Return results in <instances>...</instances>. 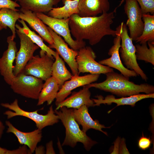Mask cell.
Listing matches in <instances>:
<instances>
[{"label": "cell", "instance_id": "obj_8", "mask_svg": "<svg viewBox=\"0 0 154 154\" xmlns=\"http://www.w3.org/2000/svg\"><path fill=\"white\" fill-rule=\"evenodd\" d=\"M78 52L76 60L79 74L84 73L106 74L114 71L112 68L101 64L95 60L96 54L90 47L86 46Z\"/></svg>", "mask_w": 154, "mask_h": 154}, {"label": "cell", "instance_id": "obj_6", "mask_svg": "<svg viewBox=\"0 0 154 154\" xmlns=\"http://www.w3.org/2000/svg\"><path fill=\"white\" fill-rule=\"evenodd\" d=\"M36 14L37 17L45 24L58 35L62 36L71 48L78 51L86 46V42L84 40L79 41L74 40L72 37L69 26L70 17L60 19L50 17L42 13Z\"/></svg>", "mask_w": 154, "mask_h": 154}, {"label": "cell", "instance_id": "obj_34", "mask_svg": "<svg viewBox=\"0 0 154 154\" xmlns=\"http://www.w3.org/2000/svg\"><path fill=\"white\" fill-rule=\"evenodd\" d=\"M120 140L121 143L119 153L129 154L130 153L126 147L125 139L124 138H123Z\"/></svg>", "mask_w": 154, "mask_h": 154}, {"label": "cell", "instance_id": "obj_31", "mask_svg": "<svg viewBox=\"0 0 154 154\" xmlns=\"http://www.w3.org/2000/svg\"><path fill=\"white\" fill-rule=\"evenodd\" d=\"M20 7L18 3L12 0H0V10L3 8H8L19 11V10L16 8Z\"/></svg>", "mask_w": 154, "mask_h": 154}, {"label": "cell", "instance_id": "obj_13", "mask_svg": "<svg viewBox=\"0 0 154 154\" xmlns=\"http://www.w3.org/2000/svg\"><path fill=\"white\" fill-rule=\"evenodd\" d=\"M7 49L0 58V73L5 82L10 85L15 77L13 73V63L15 59L17 49L16 43L11 36L7 37Z\"/></svg>", "mask_w": 154, "mask_h": 154}, {"label": "cell", "instance_id": "obj_37", "mask_svg": "<svg viewBox=\"0 0 154 154\" xmlns=\"http://www.w3.org/2000/svg\"><path fill=\"white\" fill-rule=\"evenodd\" d=\"M35 154H44L45 153L44 148L42 146L36 147L35 150Z\"/></svg>", "mask_w": 154, "mask_h": 154}, {"label": "cell", "instance_id": "obj_39", "mask_svg": "<svg viewBox=\"0 0 154 154\" xmlns=\"http://www.w3.org/2000/svg\"><path fill=\"white\" fill-rule=\"evenodd\" d=\"M124 1H125V0H121L119 5L116 8H117L118 7L122 5V4L124 2Z\"/></svg>", "mask_w": 154, "mask_h": 154}, {"label": "cell", "instance_id": "obj_22", "mask_svg": "<svg viewBox=\"0 0 154 154\" xmlns=\"http://www.w3.org/2000/svg\"><path fill=\"white\" fill-rule=\"evenodd\" d=\"M21 8L35 13H48L61 0H15Z\"/></svg>", "mask_w": 154, "mask_h": 154}, {"label": "cell", "instance_id": "obj_26", "mask_svg": "<svg viewBox=\"0 0 154 154\" xmlns=\"http://www.w3.org/2000/svg\"><path fill=\"white\" fill-rule=\"evenodd\" d=\"M19 22L22 25L23 27L16 24L15 27L20 32L25 34L29 37L31 40L38 46L41 50L45 51L49 56L55 58L56 52L54 51L43 42V39L35 32L31 31L27 26L25 21L22 19H18Z\"/></svg>", "mask_w": 154, "mask_h": 154}, {"label": "cell", "instance_id": "obj_29", "mask_svg": "<svg viewBox=\"0 0 154 154\" xmlns=\"http://www.w3.org/2000/svg\"><path fill=\"white\" fill-rule=\"evenodd\" d=\"M141 44H136V56L137 60H143L154 65V42H147Z\"/></svg>", "mask_w": 154, "mask_h": 154}, {"label": "cell", "instance_id": "obj_12", "mask_svg": "<svg viewBox=\"0 0 154 154\" xmlns=\"http://www.w3.org/2000/svg\"><path fill=\"white\" fill-rule=\"evenodd\" d=\"M48 28L53 40V43L49 45L48 47L51 48H54L56 50L59 55L63 59L70 67L73 76L79 75L78 65L76 60L78 51L70 48L60 36L49 27H48Z\"/></svg>", "mask_w": 154, "mask_h": 154}, {"label": "cell", "instance_id": "obj_38", "mask_svg": "<svg viewBox=\"0 0 154 154\" xmlns=\"http://www.w3.org/2000/svg\"><path fill=\"white\" fill-rule=\"evenodd\" d=\"M5 126L2 121L0 120V141L4 132Z\"/></svg>", "mask_w": 154, "mask_h": 154}, {"label": "cell", "instance_id": "obj_27", "mask_svg": "<svg viewBox=\"0 0 154 154\" xmlns=\"http://www.w3.org/2000/svg\"><path fill=\"white\" fill-rule=\"evenodd\" d=\"M19 19V12L10 9L3 8L0 10V25L4 29L8 27L12 32V38L16 37V22Z\"/></svg>", "mask_w": 154, "mask_h": 154}, {"label": "cell", "instance_id": "obj_35", "mask_svg": "<svg viewBox=\"0 0 154 154\" xmlns=\"http://www.w3.org/2000/svg\"><path fill=\"white\" fill-rule=\"evenodd\" d=\"M45 153L55 154L53 147V142L52 141H50L46 144Z\"/></svg>", "mask_w": 154, "mask_h": 154}, {"label": "cell", "instance_id": "obj_28", "mask_svg": "<svg viewBox=\"0 0 154 154\" xmlns=\"http://www.w3.org/2000/svg\"><path fill=\"white\" fill-rule=\"evenodd\" d=\"M144 27L141 34L135 41L140 44L148 42H154V15L143 14Z\"/></svg>", "mask_w": 154, "mask_h": 154}, {"label": "cell", "instance_id": "obj_5", "mask_svg": "<svg viewBox=\"0 0 154 154\" xmlns=\"http://www.w3.org/2000/svg\"><path fill=\"white\" fill-rule=\"evenodd\" d=\"M116 30L119 33L121 38V46L119 49L121 59L127 69L134 71L137 76L146 81L148 78L139 66L136 58L135 46L129 35L126 24L122 22Z\"/></svg>", "mask_w": 154, "mask_h": 154}, {"label": "cell", "instance_id": "obj_36", "mask_svg": "<svg viewBox=\"0 0 154 154\" xmlns=\"http://www.w3.org/2000/svg\"><path fill=\"white\" fill-rule=\"evenodd\" d=\"M120 140L121 139L119 137H118L116 139L114 142V150L112 153H111V154L119 153V147Z\"/></svg>", "mask_w": 154, "mask_h": 154}, {"label": "cell", "instance_id": "obj_15", "mask_svg": "<svg viewBox=\"0 0 154 154\" xmlns=\"http://www.w3.org/2000/svg\"><path fill=\"white\" fill-rule=\"evenodd\" d=\"M99 76V74H90L81 76L73 75L70 80L66 81L59 89L55 99L56 106L66 98L73 90L97 81Z\"/></svg>", "mask_w": 154, "mask_h": 154}, {"label": "cell", "instance_id": "obj_19", "mask_svg": "<svg viewBox=\"0 0 154 154\" xmlns=\"http://www.w3.org/2000/svg\"><path fill=\"white\" fill-rule=\"evenodd\" d=\"M110 8L109 0H80L78 14L82 17L96 16L108 12Z\"/></svg>", "mask_w": 154, "mask_h": 154}, {"label": "cell", "instance_id": "obj_24", "mask_svg": "<svg viewBox=\"0 0 154 154\" xmlns=\"http://www.w3.org/2000/svg\"><path fill=\"white\" fill-rule=\"evenodd\" d=\"M80 0H62L64 5L53 8L48 12V15L58 19H67L72 15L78 14V5Z\"/></svg>", "mask_w": 154, "mask_h": 154}, {"label": "cell", "instance_id": "obj_21", "mask_svg": "<svg viewBox=\"0 0 154 154\" xmlns=\"http://www.w3.org/2000/svg\"><path fill=\"white\" fill-rule=\"evenodd\" d=\"M97 99H92L95 106H99L102 104L110 105L112 103L117 104L116 107L121 105H130L134 107L138 102L143 99L154 98V93L149 94H138L129 96L121 97L117 98L113 95L107 96L104 98L101 96H97Z\"/></svg>", "mask_w": 154, "mask_h": 154}, {"label": "cell", "instance_id": "obj_17", "mask_svg": "<svg viewBox=\"0 0 154 154\" xmlns=\"http://www.w3.org/2000/svg\"><path fill=\"white\" fill-rule=\"evenodd\" d=\"M91 95L89 88L86 86H84L82 89L78 91L72 92L71 95L60 103L55 110H58L62 107L78 109L84 105L88 108L94 106V102L90 98Z\"/></svg>", "mask_w": 154, "mask_h": 154}, {"label": "cell", "instance_id": "obj_2", "mask_svg": "<svg viewBox=\"0 0 154 154\" xmlns=\"http://www.w3.org/2000/svg\"><path fill=\"white\" fill-rule=\"evenodd\" d=\"M105 74L106 78L104 81L98 83H92L86 86L89 88H94L121 97L140 93H154V86L152 85L147 83L135 84L130 81L129 78L114 71Z\"/></svg>", "mask_w": 154, "mask_h": 154}, {"label": "cell", "instance_id": "obj_1", "mask_svg": "<svg viewBox=\"0 0 154 154\" xmlns=\"http://www.w3.org/2000/svg\"><path fill=\"white\" fill-rule=\"evenodd\" d=\"M116 10L115 8L112 12L94 17H82L77 14L72 15L69 22L71 34L76 40H87L92 46L99 43L105 36L115 37L117 32L111 28V26Z\"/></svg>", "mask_w": 154, "mask_h": 154}, {"label": "cell", "instance_id": "obj_9", "mask_svg": "<svg viewBox=\"0 0 154 154\" xmlns=\"http://www.w3.org/2000/svg\"><path fill=\"white\" fill-rule=\"evenodd\" d=\"M53 58L41 50L40 55L33 56L27 62L22 72L45 81L52 76Z\"/></svg>", "mask_w": 154, "mask_h": 154}, {"label": "cell", "instance_id": "obj_40", "mask_svg": "<svg viewBox=\"0 0 154 154\" xmlns=\"http://www.w3.org/2000/svg\"><path fill=\"white\" fill-rule=\"evenodd\" d=\"M4 29V27L2 25H0V31L2 30L3 29Z\"/></svg>", "mask_w": 154, "mask_h": 154}, {"label": "cell", "instance_id": "obj_11", "mask_svg": "<svg viewBox=\"0 0 154 154\" xmlns=\"http://www.w3.org/2000/svg\"><path fill=\"white\" fill-rule=\"evenodd\" d=\"M16 31L20 39V46L16 53L15 64L13 68L15 76L23 72L27 62L34 56L35 52L39 48L25 34L17 29H16Z\"/></svg>", "mask_w": 154, "mask_h": 154}, {"label": "cell", "instance_id": "obj_30", "mask_svg": "<svg viewBox=\"0 0 154 154\" xmlns=\"http://www.w3.org/2000/svg\"><path fill=\"white\" fill-rule=\"evenodd\" d=\"M140 5L142 14L154 13V0H136Z\"/></svg>", "mask_w": 154, "mask_h": 154}, {"label": "cell", "instance_id": "obj_33", "mask_svg": "<svg viewBox=\"0 0 154 154\" xmlns=\"http://www.w3.org/2000/svg\"><path fill=\"white\" fill-rule=\"evenodd\" d=\"M27 149L24 145L13 150H9L0 147V154H25Z\"/></svg>", "mask_w": 154, "mask_h": 154}, {"label": "cell", "instance_id": "obj_20", "mask_svg": "<svg viewBox=\"0 0 154 154\" xmlns=\"http://www.w3.org/2000/svg\"><path fill=\"white\" fill-rule=\"evenodd\" d=\"M88 108L84 105L78 109H72L74 118L78 124L82 125V131L86 133L89 129H93L100 131L108 135L107 133L103 131L102 129L110 128V127H106L100 123L98 120H93L89 113Z\"/></svg>", "mask_w": 154, "mask_h": 154}, {"label": "cell", "instance_id": "obj_7", "mask_svg": "<svg viewBox=\"0 0 154 154\" xmlns=\"http://www.w3.org/2000/svg\"><path fill=\"white\" fill-rule=\"evenodd\" d=\"M43 81L22 72L15 76L10 86L15 93L27 98L37 100L42 88Z\"/></svg>", "mask_w": 154, "mask_h": 154}, {"label": "cell", "instance_id": "obj_10", "mask_svg": "<svg viewBox=\"0 0 154 154\" xmlns=\"http://www.w3.org/2000/svg\"><path fill=\"white\" fill-rule=\"evenodd\" d=\"M124 10L127 19L126 25L129 30V35L133 41H135L141 34L143 27L142 13L136 0H125Z\"/></svg>", "mask_w": 154, "mask_h": 154}, {"label": "cell", "instance_id": "obj_4", "mask_svg": "<svg viewBox=\"0 0 154 154\" xmlns=\"http://www.w3.org/2000/svg\"><path fill=\"white\" fill-rule=\"evenodd\" d=\"M1 105L9 110L4 113L7 119L19 116L25 117L34 122L37 129L40 130L46 126L53 125L59 121V117L55 113L52 105L50 106L47 113L45 115L38 114V110L33 112L24 110L19 106L17 99H15L10 104L2 103H1Z\"/></svg>", "mask_w": 154, "mask_h": 154}, {"label": "cell", "instance_id": "obj_14", "mask_svg": "<svg viewBox=\"0 0 154 154\" xmlns=\"http://www.w3.org/2000/svg\"><path fill=\"white\" fill-rule=\"evenodd\" d=\"M116 31L117 34L114 40L113 45L109 49L108 53L111 57L100 60L98 62L117 69L127 78L136 77L137 76L136 73L125 67L122 62L119 54V49L121 46V38L119 32Z\"/></svg>", "mask_w": 154, "mask_h": 154}, {"label": "cell", "instance_id": "obj_23", "mask_svg": "<svg viewBox=\"0 0 154 154\" xmlns=\"http://www.w3.org/2000/svg\"><path fill=\"white\" fill-rule=\"evenodd\" d=\"M60 89L59 85L53 77L51 76L45 81L39 94L37 105L40 106L46 102L50 105L56 99Z\"/></svg>", "mask_w": 154, "mask_h": 154}, {"label": "cell", "instance_id": "obj_18", "mask_svg": "<svg viewBox=\"0 0 154 154\" xmlns=\"http://www.w3.org/2000/svg\"><path fill=\"white\" fill-rule=\"evenodd\" d=\"M19 19L27 22L33 29L36 31L42 39L49 45L53 43V40L48 27L31 11L21 8Z\"/></svg>", "mask_w": 154, "mask_h": 154}, {"label": "cell", "instance_id": "obj_16", "mask_svg": "<svg viewBox=\"0 0 154 154\" xmlns=\"http://www.w3.org/2000/svg\"><path fill=\"white\" fill-rule=\"evenodd\" d=\"M7 132L13 133L17 138L19 143L28 147L31 153L35 152L38 144L42 137V130L38 129L30 132L21 131L16 128L9 121H6Z\"/></svg>", "mask_w": 154, "mask_h": 154}, {"label": "cell", "instance_id": "obj_25", "mask_svg": "<svg viewBox=\"0 0 154 154\" xmlns=\"http://www.w3.org/2000/svg\"><path fill=\"white\" fill-rule=\"evenodd\" d=\"M56 52L54 58L55 60L52 67V76L56 81L60 89L66 81L71 78L73 75L68 70L64 62L60 58L57 52Z\"/></svg>", "mask_w": 154, "mask_h": 154}, {"label": "cell", "instance_id": "obj_3", "mask_svg": "<svg viewBox=\"0 0 154 154\" xmlns=\"http://www.w3.org/2000/svg\"><path fill=\"white\" fill-rule=\"evenodd\" d=\"M54 111L65 129L66 135L62 146L68 145L74 147L77 143L80 142L83 144L85 149L89 151L97 143L80 129L73 116L72 109L62 107L58 110Z\"/></svg>", "mask_w": 154, "mask_h": 154}, {"label": "cell", "instance_id": "obj_32", "mask_svg": "<svg viewBox=\"0 0 154 154\" xmlns=\"http://www.w3.org/2000/svg\"><path fill=\"white\" fill-rule=\"evenodd\" d=\"M152 141L149 137L145 136L143 133L138 140V145L139 147L142 150H145L151 146Z\"/></svg>", "mask_w": 154, "mask_h": 154}]
</instances>
